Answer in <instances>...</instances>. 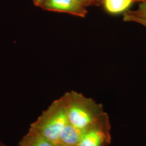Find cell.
<instances>
[{"label":"cell","instance_id":"cell-1","mask_svg":"<svg viewBox=\"0 0 146 146\" xmlns=\"http://www.w3.org/2000/svg\"><path fill=\"white\" fill-rule=\"evenodd\" d=\"M66 101L68 122L84 131L107 114L102 104L75 90L63 94Z\"/></svg>","mask_w":146,"mask_h":146},{"label":"cell","instance_id":"cell-2","mask_svg":"<svg viewBox=\"0 0 146 146\" xmlns=\"http://www.w3.org/2000/svg\"><path fill=\"white\" fill-rule=\"evenodd\" d=\"M68 122L67 104L63 95L43 111L36 120L31 124L29 128L56 143Z\"/></svg>","mask_w":146,"mask_h":146},{"label":"cell","instance_id":"cell-3","mask_svg":"<svg viewBox=\"0 0 146 146\" xmlns=\"http://www.w3.org/2000/svg\"><path fill=\"white\" fill-rule=\"evenodd\" d=\"M110 117L106 114L84 130L77 146H110L111 142Z\"/></svg>","mask_w":146,"mask_h":146},{"label":"cell","instance_id":"cell-4","mask_svg":"<svg viewBox=\"0 0 146 146\" xmlns=\"http://www.w3.org/2000/svg\"><path fill=\"white\" fill-rule=\"evenodd\" d=\"M40 8L44 11L67 13L81 18L88 14L87 7L80 0H46Z\"/></svg>","mask_w":146,"mask_h":146},{"label":"cell","instance_id":"cell-5","mask_svg":"<svg viewBox=\"0 0 146 146\" xmlns=\"http://www.w3.org/2000/svg\"><path fill=\"white\" fill-rule=\"evenodd\" d=\"M146 0H102L101 5L104 11L110 15H116L124 14L129 11L131 5L136 2Z\"/></svg>","mask_w":146,"mask_h":146},{"label":"cell","instance_id":"cell-6","mask_svg":"<svg viewBox=\"0 0 146 146\" xmlns=\"http://www.w3.org/2000/svg\"><path fill=\"white\" fill-rule=\"evenodd\" d=\"M84 131L76 128L68 122L61 131L58 142L77 146L81 140Z\"/></svg>","mask_w":146,"mask_h":146},{"label":"cell","instance_id":"cell-7","mask_svg":"<svg viewBox=\"0 0 146 146\" xmlns=\"http://www.w3.org/2000/svg\"><path fill=\"white\" fill-rule=\"evenodd\" d=\"M55 144L35 131L29 128L26 134L22 137L18 146H54Z\"/></svg>","mask_w":146,"mask_h":146},{"label":"cell","instance_id":"cell-8","mask_svg":"<svg viewBox=\"0 0 146 146\" xmlns=\"http://www.w3.org/2000/svg\"><path fill=\"white\" fill-rule=\"evenodd\" d=\"M125 13L138 18L146 20V0L140 2L137 8L135 10H129Z\"/></svg>","mask_w":146,"mask_h":146},{"label":"cell","instance_id":"cell-9","mask_svg":"<svg viewBox=\"0 0 146 146\" xmlns=\"http://www.w3.org/2000/svg\"><path fill=\"white\" fill-rule=\"evenodd\" d=\"M123 21L125 22H133L137 23L145 27L146 28V20L145 19L138 18L135 16L127 14L126 13H124L123 16Z\"/></svg>","mask_w":146,"mask_h":146},{"label":"cell","instance_id":"cell-10","mask_svg":"<svg viewBox=\"0 0 146 146\" xmlns=\"http://www.w3.org/2000/svg\"><path fill=\"white\" fill-rule=\"evenodd\" d=\"M32 1L34 5L40 8L41 6L42 5V4L43 3V2L46 0H32Z\"/></svg>","mask_w":146,"mask_h":146},{"label":"cell","instance_id":"cell-11","mask_svg":"<svg viewBox=\"0 0 146 146\" xmlns=\"http://www.w3.org/2000/svg\"><path fill=\"white\" fill-rule=\"evenodd\" d=\"M80 1L87 7L90 5H92V0H80Z\"/></svg>","mask_w":146,"mask_h":146},{"label":"cell","instance_id":"cell-12","mask_svg":"<svg viewBox=\"0 0 146 146\" xmlns=\"http://www.w3.org/2000/svg\"><path fill=\"white\" fill-rule=\"evenodd\" d=\"M102 0H92V5H99Z\"/></svg>","mask_w":146,"mask_h":146},{"label":"cell","instance_id":"cell-13","mask_svg":"<svg viewBox=\"0 0 146 146\" xmlns=\"http://www.w3.org/2000/svg\"><path fill=\"white\" fill-rule=\"evenodd\" d=\"M70 146V145H66V144H64L62 143H61V142H57L55 144V146Z\"/></svg>","mask_w":146,"mask_h":146},{"label":"cell","instance_id":"cell-14","mask_svg":"<svg viewBox=\"0 0 146 146\" xmlns=\"http://www.w3.org/2000/svg\"><path fill=\"white\" fill-rule=\"evenodd\" d=\"M0 146H7L5 145V144H4L3 143H2L1 141H0Z\"/></svg>","mask_w":146,"mask_h":146}]
</instances>
